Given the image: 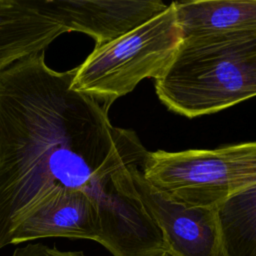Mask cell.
Wrapping results in <instances>:
<instances>
[{
    "mask_svg": "<svg viewBox=\"0 0 256 256\" xmlns=\"http://www.w3.org/2000/svg\"><path fill=\"white\" fill-rule=\"evenodd\" d=\"M74 75L48 67L44 52L0 69V250L23 216L63 187L94 202L99 243L113 256L165 252L131 174L148 151L133 131L111 124L107 107L72 87Z\"/></svg>",
    "mask_w": 256,
    "mask_h": 256,
    "instance_id": "cell-1",
    "label": "cell"
},
{
    "mask_svg": "<svg viewBox=\"0 0 256 256\" xmlns=\"http://www.w3.org/2000/svg\"><path fill=\"white\" fill-rule=\"evenodd\" d=\"M155 90L169 110L188 118L255 97L256 31L183 40Z\"/></svg>",
    "mask_w": 256,
    "mask_h": 256,
    "instance_id": "cell-2",
    "label": "cell"
},
{
    "mask_svg": "<svg viewBox=\"0 0 256 256\" xmlns=\"http://www.w3.org/2000/svg\"><path fill=\"white\" fill-rule=\"evenodd\" d=\"M183 41L174 4L127 34L95 47L75 67L72 87L109 109L145 78L159 79Z\"/></svg>",
    "mask_w": 256,
    "mask_h": 256,
    "instance_id": "cell-3",
    "label": "cell"
},
{
    "mask_svg": "<svg viewBox=\"0 0 256 256\" xmlns=\"http://www.w3.org/2000/svg\"><path fill=\"white\" fill-rule=\"evenodd\" d=\"M143 175L152 186L178 202L216 207L256 185V141L216 149L148 151Z\"/></svg>",
    "mask_w": 256,
    "mask_h": 256,
    "instance_id": "cell-4",
    "label": "cell"
},
{
    "mask_svg": "<svg viewBox=\"0 0 256 256\" xmlns=\"http://www.w3.org/2000/svg\"><path fill=\"white\" fill-rule=\"evenodd\" d=\"M144 161L132 167V179L162 233L166 251L172 256H227L216 207L186 205L159 191L145 179Z\"/></svg>",
    "mask_w": 256,
    "mask_h": 256,
    "instance_id": "cell-5",
    "label": "cell"
},
{
    "mask_svg": "<svg viewBox=\"0 0 256 256\" xmlns=\"http://www.w3.org/2000/svg\"><path fill=\"white\" fill-rule=\"evenodd\" d=\"M67 32H80L109 43L161 14L168 5L158 0H36Z\"/></svg>",
    "mask_w": 256,
    "mask_h": 256,
    "instance_id": "cell-6",
    "label": "cell"
},
{
    "mask_svg": "<svg viewBox=\"0 0 256 256\" xmlns=\"http://www.w3.org/2000/svg\"><path fill=\"white\" fill-rule=\"evenodd\" d=\"M46 237L89 239L99 243V215L87 194L69 188H54L19 221L12 232L11 244Z\"/></svg>",
    "mask_w": 256,
    "mask_h": 256,
    "instance_id": "cell-7",
    "label": "cell"
},
{
    "mask_svg": "<svg viewBox=\"0 0 256 256\" xmlns=\"http://www.w3.org/2000/svg\"><path fill=\"white\" fill-rule=\"evenodd\" d=\"M66 29L36 0H0V69L44 52Z\"/></svg>",
    "mask_w": 256,
    "mask_h": 256,
    "instance_id": "cell-8",
    "label": "cell"
},
{
    "mask_svg": "<svg viewBox=\"0 0 256 256\" xmlns=\"http://www.w3.org/2000/svg\"><path fill=\"white\" fill-rule=\"evenodd\" d=\"M182 38L256 31V0L173 2Z\"/></svg>",
    "mask_w": 256,
    "mask_h": 256,
    "instance_id": "cell-9",
    "label": "cell"
},
{
    "mask_svg": "<svg viewBox=\"0 0 256 256\" xmlns=\"http://www.w3.org/2000/svg\"><path fill=\"white\" fill-rule=\"evenodd\" d=\"M227 256H256V185L216 206Z\"/></svg>",
    "mask_w": 256,
    "mask_h": 256,
    "instance_id": "cell-10",
    "label": "cell"
},
{
    "mask_svg": "<svg viewBox=\"0 0 256 256\" xmlns=\"http://www.w3.org/2000/svg\"><path fill=\"white\" fill-rule=\"evenodd\" d=\"M11 256H86L79 251H64L44 244H27L14 250Z\"/></svg>",
    "mask_w": 256,
    "mask_h": 256,
    "instance_id": "cell-11",
    "label": "cell"
},
{
    "mask_svg": "<svg viewBox=\"0 0 256 256\" xmlns=\"http://www.w3.org/2000/svg\"><path fill=\"white\" fill-rule=\"evenodd\" d=\"M155 256H172V255L170 253H168L167 251H165V252H162V253H160L158 255H155Z\"/></svg>",
    "mask_w": 256,
    "mask_h": 256,
    "instance_id": "cell-12",
    "label": "cell"
}]
</instances>
